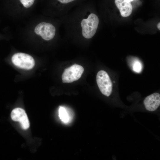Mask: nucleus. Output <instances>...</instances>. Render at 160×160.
I'll list each match as a JSON object with an SVG mask.
<instances>
[{"label": "nucleus", "instance_id": "obj_11", "mask_svg": "<svg viewBox=\"0 0 160 160\" xmlns=\"http://www.w3.org/2000/svg\"><path fill=\"white\" fill-rule=\"evenodd\" d=\"M131 64L132 70L137 73H140L142 70L143 66L141 63L137 59H135Z\"/></svg>", "mask_w": 160, "mask_h": 160}, {"label": "nucleus", "instance_id": "obj_8", "mask_svg": "<svg viewBox=\"0 0 160 160\" xmlns=\"http://www.w3.org/2000/svg\"><path fill=\"white\" fill-rule=\"evenodd\" d=\"M143 103L147 110L150 111H155L160 105V94L156 92L146 97Z\"/></svg>", "mask_w": 160, "mask_h": 160}, {"label": "nucleus", "instance_id": "obj_14", "mask_svg": "<svg viewBox=\"0 0 160 160\" xmlns=\"http://www.w3.org/2000/svg\"><path fill=\"white\" fill-rule=\"evenodd\" d=\"M133 0H126V1H127V2H131L133 1Z\"/></svg>", "mask_w": 160, "mask_h": 160}, {"label": "nucleus", "instance_id": "obj_7", "mask_svg": "<svg viewBox=\"0 0 160 160\" xmlns=\"http://www.w3.org/2000/svg\"><path fill=\"white\" fill-rule=\"evenodd\" d=\"M12 119L20 122L22 128L27 129L30 126V123L26 113L24 110L19 108L14 109L11 113Z\"/></svg>", "mask_w": 160, "mask_h": 160}, {"label": "nucleus", "instance_id": "obj_9", "mask_svg": "<svg viewBox=\"0 0 160 160\" xmlns=\"http://www.w3.org/2000/svg\"><path fill=\"white\" fill-rule=\"evenodd\" d=\"M115 3L122 16L127 17L131 14L132 7L130 2L126 0H115Z\"/></svg>", "mask_w": 160, "mask_h": 160}, {"label": "nucleus", "instance_id": "obj_13", "mask_svg": "<svg viewBox=\"0 0 160 160\" xmlns=\"http://www.w3.org/2000/svg\"><path fill=\"white\" fill-rule=\"evenodd\" d=\"M160 23L159 22L157 25V27L158 28V29L160 30Z\"/></svg>", "mask_w": 160, "mask_h": 160}, {"label": "nucleus", "instance_id": "obj_5", "mask_svg": "<svg viewBox=\"0 0 160 160\" xmlns=\"http://www.w3.org/2000/svg\"><path fill=\"white\" fill-rule=\"evenodd\" d=\"M84 71L81 65L75 64L65 69L62 78L63 83H70L79 79Z\"/></svg>", "mask_w": 160, "mask_h": 160}, {"label": "nucleus", "instance_id": "obj_6", "mask_svg": "<svg viewBox=\"0 0 160 160\" xmlns=\"http://www.w3.org/2000/svg\"><path fill=\"white\" fill-rule=\"evenodd\" d=\"M87 0H56L58 15H65L73 8Z\"/></svg>", "mask_w": 160, "mask_h": 160}, {"label": "nucleus", "instance_id": "obj_2", "mask_svg": "<svg viewBox=\"0 0 160 160\" xmlns=\"http://www.w3.org/2000/svg\"><path fill=\"white\" fill-rule=\"evenodd\" d=\"M57 30L56 27L52 24L43 22L37 25L34 31L44 40L50 41L56 37Z\"/></svg>", "mask_w": 160, "mask_h": 160}, {"label": "nucleus", "instance_id": "obj_12", "mask_svg": "<svg viewBox=\"0 0 160 160\" xmlns=\"http://www.w3.org/2000/svg\"><path fill=\"white\" fill-rule=\"evenodd\" d=\"M23 6L26 8H29L33 4L35 0H20Z\"/></svg>", "mask_w": 160, "mask_h": 160}, {"label": "nucleus", "instance_id": "obj_10", "mask_svg": "<svg viewBox=\"0 0 160 160\" xmlns=\"http://www.w3.org/2000/svg\"><path fill=\"white\" fill-rule=\"evenodd\" d=\"M58 112L59 116L63 122L68 123L71 120L70 113L63 106H60Z\"/></svg>", "mask_w": 160, "mask_h": 160}, {"label": "nucleus", "instance_id": "obj_4", "mask_svg": "<svg viewBox=\"0 0 160 160\" xmlns=\"http://www.w3.org/2000/svg\"><path fill=\"white\" fill-rule=\"evenodd\" d=\"M12 60L16 66L26 70L32 69L35 64L34 60L31 56L23 53L14 54L12 57Z\"/></svg>", "mask_w": 160, "mask_h": 160}, {"label": "nucleus", "instance_id": "obj_3", "mask_svg": "<svg viewBox=\"0 0 160 160\" xmlns=\"http://www.w3.org/2000/svg\"><path fill=\"white\" fill-rule=\"evenodd\" d=\"M96 81L101 92L106 96H109L112 92V84L107 73L103 70L99 71L97 74Z\"/></svg>", "mask_w": 160, "mask_h": 160}, {"label": "nucleus", "instance_id": "obj_1", "mask_svg": "<svg viewBox=\"0 0 160 160\" xmlns=\"http://www.w3.org/2000/svg\"><path fill=\"white\" fill-rule=\"evenodd\" d=\"M64 37L76 42H88L96 33L99 23L98 16L86 1L60 17Z\"/></svg>", "mask_w": 160, "mask_h": 160}]
</instances>
